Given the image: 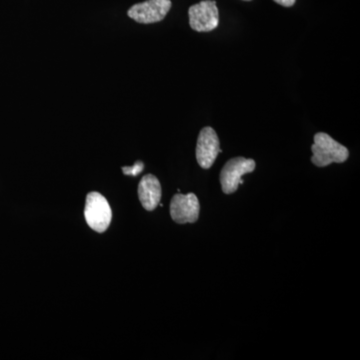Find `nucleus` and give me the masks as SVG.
I'll return each instance as SVG.
<instances>
[{
  "label": "nucleus",
  "mask_w": 360,
  "mask_h": 360,
  "mask_svg": "<svg viewBox=\"0 0 360 360\" xmlns=\"http://www.w3.org/2000/svg\"><path fill=\"white\" fill-rule=\"evenodd\" d=\"M200 205L194 193L175 194L170 202V215L176 224H194L200 217Z\"/></svg>",
  "instance_id": "0eeeda50"
},
{
  "label": "nucleus",
  "mask_w": 360,
  "mask_h": 360,
  "mask_svg": "<svg viewBox=\"0 0 360 360\" xmlns=\"http://www.w3.org/2000/svg\"><path fill=\"white\" fill-rule=\"evenodd\" d=\"M84 217L90 229L103 233L110 226L112 212L108 201L98 193L87 194Z\"/></svg>",
  "instance_id": "f03ea898"
},
{
  "label": "nucleus",
  "mask_w": 360,
  "mask_h": 360,
  "mask_svg": "<svg viewBox=\"0 0 360 360\" xmlns=\"http://www.w3.org/2000/svg\"><path fill=\"white\" fill-rule=\"evenodd\" d=\"M311 151V162L317 167H328L331 163H343L349 158L348 149L324 132L314 135Z\"/></svg>",
  "instance_id": "f257e3e1"
},
{
  "label": "nucleus",
  "mask_w": 360,
  "mask_h": 360,
  "mask_svg": "<svg viewBox=\"0 0 360 360\" xmlns=\"http://www.w3.org/2000/svg\"><path fill=\"white\" fill-rule=\"evenodd\" d=\"M255 161L248 158H234L225 163L220 172V184L225 194H232L238 189L239 184H243L241 177L245 174H251L255 169Z\"/></svg>",
  "instance_id": "7ed1b4c3"
},
{
  "label": "nucleus",
  "mask_w": 360,
  "mask_h": 360,
  "mask_svg": "<svg viewBox=\"0 0 360 360\" xmlns=\"http://www.w3.org/2000/svg\"><path fill=\"white\" fill-rule=\"evenodd\" d=\"M172 6L170 0H148L130 7L127 14L136 22L150 25L165 20Z\"/></svg>",
  "instance_id": "39448f33"
},
{
  "label": "nucleus",
  "mask_w": 360,
  "mask_h": 360,
  "mask_svg": "<svg viewBox=\"0 0 360 360\" xmlns=\"http://www.w3.org/2000/svg\"><path fill=\"white\" fill-rule=\"evenodd\" d=\"M243 1H251V0H243Z\"/></svg>",
  "instance_id": "9b49d317"
},
{
  "label": "nucleus",
  "mask_w": 360,
  "mask_h": 360,
  "mask_svg": "<svg viewBox=\"0 0 360 360\" xmlns=\"http://www.w3.org/2000/svg\"><path fill=\"white\" fill-rule=\"evenodd\" d=\"M189 25L198 32H210L219 25V13L217 1L203 0L188 9Z\"/></svg>",
  "instance_id": "20e7f679"
},
{
  "label": "nucleus",
  "mask_w": 360,
  "mask_h": 360,
  "mask_svg": "<svg viewBox=\"0 0 360 360\" xmlns=\"http://www.w3.org/2000/svg\"><path fill=\"white\" fill-rule=\"evenodd\" d=\"M143 168V162H142V161H136V162L134 163V167H122V172L125 175H130V176H137V175L141 174Z\"/></svg>",
  "instance_id": "1a4fd4ad"
},
{
  "label": "nucleus",
  "mask_w": 360,
  "mask_h": 360,
  "mask_svg": "<svg viewBox=\"0 0 360 360\" xmlns=\"http://www.w3.org/2000/svg\"><path fill=\"white\" fill-rule=\"evenodd\" d=\"M161 186L160 180L153 174L142 177L139 184V198L144 210L153 212L160 205Z\"/></svg>",
  "instance_id": "6e6552de"
},
{
  "label": "nucleus",
  "mask_w": 360,
  "mask_h": 360,
  "mask_svg": "<svg viewBox=\"0 0 360 360\" xmlns=\"http://www.w3.org/2000/svg\"><path fill=\"white\" fill-rule=\"evenodd\" d=\"M221 153L219 139L215 130L210 127L201 129L195 149L196 160L200 167L203 169H210Z\"/></svg>",
  "instance_id": "423d86ee"
},
{
  "label": "nucleus",
  "mask_w": 360,
  "mask_h": 360,
  "mask_svg": "<svg viewBox=\"0 0 360 360\" xmlns=\"http://www.w3.org/2000/svg\"><path fill=\"white\" fill-rule=\"evenodd\" d=\"M274 2H276L279 6H283L284 7H291L295 6L296 0H274Z\"/></svg>",
  "instance_id": "9d476101"
}]
</instances>
